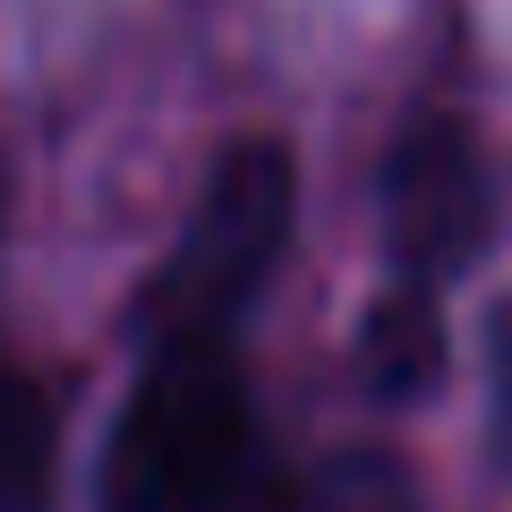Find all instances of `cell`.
<instances>
[{
    "instance_id": "6da1fadb",
    "label": "cell",
    "mask_w": 512,
    "mask_h": 512,
    "mask_svg": "<svg viewBox=\"0 0 512 512\" xmlns=\"http://www.w3.org/2000/svg\"><path fill=\"white\" fill-rule=\"evenodd\" d=\"M103 512H299V470L239 376V342L154 333L111 419Z\"/></svg>"
},
{
    "instance_id": "7a4b0ae2",
    "label": "cell",
    "mask_w": 512,
    "mask_h": 512,
    "mask_svg": "<svg viewBox=\"0 0 512 512\" xmlns=\"http://www.w3.org/2000/svg\"><path fill=\"white\" fill-rule=\"evenodd\" d=\"M291 214H299V163L282 137H231L205 171L197 205H188L180 239L163 248L146 282H137V316L128 333H214L239 342V325L256 316L265 282H274L282 248H291Z\"/></svg>"
},
{
    "instance_id": "3957f363",
    "label": "cell",
    "mask_w": 512,
    "mask_h": 512,
    "mask_svg": "<svg viewBox=\"0 0 512 512\" xmlns=\"http://www.w3.org/2000/svg\"><path fill=\"white\" fill-rule=\"evenodd\" d=\"M495 197L478 137L453 111H419L384 154V274L402 299H436L444 282L487 248Z\"/></svg>"
},
{
    "instance_id": "277c9868",
    "label": "cell",
    "mask_w": 512,
    "mask_h": 512,
    "mask_svg": "<svg viewBox=\"0 0 512 512\" xmlns=\"http://www.w3.org/2000/svg\"><path fill=\"white\" fill-rule=\"evenodd\" d=\"M60 478V402L43 376L0 359V512H52Z\"/></svg>"
},
{
    "instance_id": "5b68a950",
    "label": "cell",
    "mask_w": 512,
    "mask_h": 512,
    "mask_svg": "<svg viewBox=\"0 0 512 512\" xmlns=\"http://www.w3.org/2000/svg\"><path fill=\"white\" fill-rule=\"evenodd\" d=\"M367 384H376L384 402H410V393H427L436 384V359H444V316L436 299H402L384 291L376 316H367Z\"/></svg>"
},
{
    "instance_id": "8992f818",
    "label": "cell",
    "mask_w": 512,
    "mask_h": 512,
    "mask_svg": "<svg viewBox=\"0 0 512 512\" xmlns=\"http://www.w3.org/2000/svg\"><path fill=\"white\" fill-rule=\"evenodd\" d=\"M487 453L512 478V299H495L487 316Z\"/></svg>"
},
{
    "instance_id": "52a82bcc",
    "label": "cell",
    "mask_w": 512,
    "mask_h": 512,
    "mask_svg": "<svg viewBox=\"0 0 512 512\" xmlns=\"http://www.w3.org/2000/svg\"><path fill=\"white\" fill-rule=\"evenodd\" d=\"M0 214H9V171H0Z\"/></svg>"
},
{
    "instance_id": "ba28073f",
    "label": "cell",
    "mask_w": 512,
    "mask_h": 512,
    "mask_svg": "<svg viewBox=\"0 0 512 512\" xmlns=\"http://www.w3.org/2000/svg\"><path fill=\"white\" fill-rule=\"evenodd\" d=\"M384 512H393V504H384Z\"/></svg>"
}]
</instances>
